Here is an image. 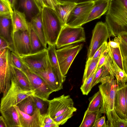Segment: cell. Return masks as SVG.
<instances>
[{"label": "cell", "instance_id": "obj_1", "mask_svg": "<svg viewBox=\"0 0 127 127\" xmlns=\"http://www.w3.org/2000/svg\"><path fill=\"white\" fill-rule=\"evenodd\" d=\"M110 36L127 33V0H111L105 16Z\"/></svg>", "mask_w": 127, "mask_h": 127}, {"label": "cell", "instance_id": "obj_2", "mask_svg": "<svg viewBox=\"0 0 127 127\" xmlns=\"http://www.w3.org/2000/svg\"><path fill=\"white\" fill-rule=\"evenodd\" d=\"M42 27L47 44L56 45L60 32L64 26L55 10L46 6L41 9Z\"/></svg>", "mask_w": 127, "mask_h": 127}, {"label": "cell", "instance_id": "obj_3", "mask_svg": "<svg viewBox=\"0 0 127 127\" xmlns=\"http://www.w3.org/2000/svg\"><path fill=\"white\" fill-rule=\"evenodd\" d=\"M10 86L2 97L0 104V112L10 107L17 105L21 101L30 96H34V90H25L19 85L14 75L13 71Z\"/></svg>", "mask_w": 127, "mask_h": 127}, {"label": "cell", "instance_id": "obj_4", "mask_svg": "<svg viewBox=\"0 0 127 127\" xmlns=\"http://www.w3.org/2000/svg\"><path fill=\"white\" fill-rule=\"evenodd\" d=\"M109 75L103 78L98 86L102 96V106L99 111L101 114H106L114 109L115 96L120 88L116 79Z\"/></svg>", "mask_w": 127, "mask_h": 127}, {"label": "cell", "instance_id": "obj_5", "mask_svg": "<svg viewBox=\"0 0 127 127\" xmlns=\"http://www.w3.org/2000/svg\"><path fill=\"white\" fill-rule=\"evenodd\" d=\"M86 41L85 33L81 26L72 27L65 25L62 28L56 43L57 49Z\"/></svg>", "mask_w": 127, "mask_h": 127}, {"label": "cell", "instance_id": "obj_6", "mask_svg": "<svg viewBox=\"0 0 127 127\" xmlns=\"http://www.w3.org/2000/svg\"><path fill=\"white\" fill-rule=\"evenodd\" d=\"M11 51L8 48L0 50V91L3 95L11 84L13 67L10 59Z\"/></svg>", "mask_w": 127, "mask_h": 127}, {"label": "cell", "instance_id": "obj_7", "mask_svg": "<svg viewBox=\"0 0 127 127\" xmlns=\"http://www.w3.org/2000/svg\"><path fill=\"white\" fill-rule=\"evenodd\" d=\"M94 3V0L77 3L68 17L65 25L78 27L85 24Z\"/></svg>", "mask_w": 127, "mask_h": 127}, {"label": "cell", "instance_id": "obj_8", "mask_svg": "<svg viewBox=\"0 0 127 127\" xmlns=\"http://www.w3.org/2000/svg\"><path fill=\"white\" fill-rule=\"evenodd\" d=\"M83 44L71 45L56 50L61 72L65 76L75 58L82 48Z\"/></svg>", "mask_w": 127, "mask_h": 127}, {"label": "cell", "instance_id": "obj_9", "mask_svg": "<svg viewBox=\"0 0 127 127\" xmlns=\"http://www.w3.org/2000/svg\"><path fill=\"white\" fill-rule=\"evenodd\" d=\"M107 25L105 22H99L93 31L92 36L88 49L87 60L92 58L97 50L110 37Z\"/></svg>", "mask_w": 127, "mask_h": 127}, {"label": "cell", "instance_id": "obj_10", "mask_svg": "<svg viewBox=\"0 0 127 127\" xmlns=\"http://www.w3.org/2000/svg\"><path fill=\"white\" fill-rule=\"evenodd\" d=\"M33 72L43 79L54 92L63 89V84L65 80L66 76L59 74L53 69L48 56L45 69L42 71Z\"/></svg>", "mask_w": 127, "mask_h": 127}, {"label": "cell", "instance_id": "obj_11", "mask_svg": "<svg viewBox=\"0 0 127 127\" xmlns=\"http://www.w3.org/2000/svg\"><path fill=\"white\" fill-rule=\"evenodd\" d=\"M19 56L24 64L32 72L45 69L47 58V49L35 53Z\"/></svg>", "mask_w": 127, "mask_h": 127}, {"label": "cell", "instance_id": "obj_12", "mask_svg": "<svg viewBox=\"0 0 127 127\" xmlns=\"http://www.w3.org/2000/svg\"><path fill=\"white\" fill-rule=\"evenodd\" d=\"M27 76L35 91L34 96L45 101L48 100L50 95L54 92L38 75L29 69L22 71Z\"/></svg>", "mask_w": 127, "mask_h": 127}, {"label": "cell", "instance_id": "obj_13", "mask_svg": "<svg viewBox=\"0 0 127 127\" xmlns=\"http://www.w3.org/2000/svg\"><path fill=\"white\" fill-rule=\"evenodd\" d=\"M47 113L54 119L60 115L68 109L74 107V102L69 95H64L48 100Z\"/></svg>", "mask_w": 127, "mask_h": 127}, {"label": "cell", "instance_id": "obj_14", "mask_svg": "<svg viewBox=\"0 0 127 127\" xmlns=\"http://www.w3.org/2000/svg\"><path fill=\"white\" fill-rule=\"evenodd\" d=\"M11 36L14 52L21 56L31 54L29 30L11 33Z\"/></svg>", "mask_w": 127, "mask_h": 127}, {"label": "cell", "instance_id": "obj_15", "mask_svg": "<svg viewBox=\"0 0 127 127\" xmlns=\"http://www.w3.org/2000/svg\"><path fill=\"white\" fill-rule=\"evenodd\" d=\"M14 106L19 114L21 127H42V116L38 109L30 115L21 111L17 106Z\"/></svg>", "mask_w": 127, "mask_h": 127}, {"label": "cell", "instance_id": "obj_16", "mask_svg": "<svg viewBox=\"0 0 127 127\" xmlns=\"http://www.w3.org/2000/svg\"><path fill=\"white\" fill-rule=\"evenodd\" d=\"M105 63L110 69V75L113 78L115 77L120 88L125 87L127 82V75L116 63L109 49Z\"/></svg>", "mask_w": 127, "mask_h": 127}, {"label": "cell", "instance_id": "obj_17", "mask_svg": "<svg viewBox=\"0 0 127 127\" xmlns=\"http://www.w3.org/2000/svg\"><path fill=\"white\" fill-rule=\"evenodd\" d=\"M26 16L24 12L13 9L11 15V33L19 31H25L29 29V22H28Z\"/></svg>", "mask_w": 127, "mask_h": 127}, {"label": "cell", "instance_id": "obj_18", "mask_svg": "<svg viewBox=\"0 0 127 127\" xmlns=\"http://www.w3.org/2000/svg\"><path fill=\"white\" fill-rule=\"evenodd\" d=\"M94 3L85 24L95 19H99L107 12L110 0H94Z\"/></svg>", "mask_w": 127, "mask_h": 127}, {"label": "cell", "instance_id": "obj_19", "mask_svg": "<svg viewBox=\"0 0 127 127\" xmlns=\"http://www.w3.org/2000/svg\"><path fill=\"white\" fill-rule=\"evenodd\" d=\"M125 86L120 88L117 91L115 100L114 110L120 118L127 120L125 96Z\"/></svg>", "mask_w": 127, "mask_h": 127}, {"label": "cell", "instance_id": "obj_20", "mask_svg": "<svg viewBox=\"0 0 127 127\" xmlns=\"http://www.w3.org/2000/svg\"><path fill=\"white\" fill-rule=\"evenodd\" d=\"M18 6L19 8L23 10L26 17L30 20L41 12V9L35 0H19Z\"/></svg>", "mask_w": 127, "mask_h": 127}, {"label": "cell", "instance_id": "obj_21", "mask_svg": "<svg viewBox=\"0 0 127 127\" xmlns=\"http://www.w3.org/2000/svg\"><path fill=\"white\" fill-rule=\"evenodd\" d=\"M0 16V36L2 37L7 41L10 44L13 49L12 42L11 36V15Z\"/></svg>", "mask_w": 127, "mask_h": 127}, {"label": "cell", "instance_id": "obj_22", "mask_svg": "<svg viewBox=\"0 0 127 127\" xmlns=\"http://www.w3.org/2000/svg\"><path fill=\"white\" fill-rule=\"evenodd\" d=\"M0 113L7 127H21L19 114L14 106Z\"/></svg>", "mask_w": 127, "mask_h": 127}, {"label": "cell", "instance_id": "obj_23", "mask_svg": "<svg viewBox=\"0 0 127 127\" xmlns=\"http://www.w3.org/2000/svg\"><path fill=\"white\" fill-rule=\"evenodd\" d=\"M77 3L70 2H58L55 6V10L64 25H65L68 17Z\"/></svg>", "mask_w": 127, "mask_h": 127}, {"label": "cell", "instance_id": "obj_24", "mask_svg": "<svg viewBox=\"0 0 127 127\" xmlns=\"http://www.w3.org/2000/svg\"><path fill=\"white\" fill-rule=\"evenodd\" d=\"M29 23L43 46L47 49V44L42 27L41 12L33 17Z\"/></svg>", "mask_w": 127, "mask_h": 127}, {"label": "cell", "instance_id": "obj_25", "mask_svg": "<svg viewBox=\"0 0 127 127\" xmlns=\"http://www.w3.org/2000/svg\"><path fill=\"white\" fill-rule=\"evenodd\" d=\"M31 46V54L35 53L46 49L28 23Z\"/></svg>", "mask_w": 127, "mask_h": 127}, {"label": "cell", "instance_id": "obj_26", "mask_svg": "<svg viewBox=\"0 0 127 127\" xmlns=\"http://www.w3.org/2000/svg\"><path fill=\"white\" fill-rule=\"evenodd\" d=\"M106 115L107 119L106 123L108 127H127V120L120 118L114 109L109 111Z\"/></svg>", "mask_w": 127, "mask_h": 127}, {"label": "cell", "instance_id": "obj_27", "mask_svg": "<svg viewBox=\"0 0 127 127\" xmlns=\"http://www.w3.org/2000/svg\"><path fill=\"white\" fill-rule=\"evenodd\" d=\"M33 96H28L21 101L16 106L22 112L30 115H32L37 108Z\"/></svg>", "mask_w": 127, "mask_h": 127}, {"label": "cell", "instance_id": "obj_28", "mask_svg": "<svg viewBox=\"0 0 127 127\" xmlns=\"http://www.w3.org/2000/svg\"><path fill=\"white\" fill-rule=\"evenodd\" d=\"M13 70L17 83L21 88L25 90H33L28 77L22 71L13 66Z\"/></svg>", "mask_w": 127, "mask_h": 127}, {"label": "cell", "instance_id": "obj_29", "mask_svg": "<svg viewBox=\"0 0 127 127\" xmlns=\"http://www.w3.org/2000/svg\"><path fill=\"white\" fill-rule=\"evenodd\" d=\"M102 115L99 111H89L87 110L84 114L80 127H93L96 120Z\"/></svg>", "mask_w": 127, "mask_h": 127}, {"label": "cell", "instance_id": "obj_30", "mask_svg": "<svg viewBox=\"0 0 127 127\" xmlns=\"http://www.w3.org/2000/svg\"><path fill=\"white\" fill-rule=\"evenodd\" d=\"M89 104L87 110L89 111H97L101 107L102 104V97L99 90L92 97L89 98Z\"/></svg>", "mask_w": 127, "mask_h": 127}, {"label": "cell", "instance_id": "obj_31", "mask_svg": "<svg viewBox=\"0 0 127 127\" xmlns=\"http://www.w3.org/2000/svg\"><path fill=\"white\" fill-rule=\"evenodd\" d=\"M110 75V69L108 65L105 64L96 71L92 83V88L100 83L101 80L104 77Z\"/></svg>", "mask_w": 127, "mask_h": 127}, {"label": "cell", "instance_id": "obj_32", "mask_svg": "<svg viewBox=\"0 0 127 127\" xmlns=\"http://www.w3.org/2000/svg\"><path fill=\"white\" fill-rule=\"evenodd\" d=\"M99 58H100L95 59L92 58L87 60L82 79V83L86 81L97 67Z\"/></svg>", "mask_w": 127, "mask_h": 127}, {"label": "cell", "instance_id": "obj_33", "mask_svg": "<svg viewBox=\"0 0 127 127\" xmlns=\"http://www.w3.org/2000/svg\"><path fill=\"white\" fill-rule=\"evenodd\" d=\"M120 44V50L123 58L127 59V33H122L114 40Z\"/></svg>", "mask_w": 127, "mask_h": 127}, {"label": "cell", "instance_id": "obj_34", "mask_svg": "<svg viewBox=\"0 0 127 127\" xmlns=\"http://www.w3.org/2000/svg\"><path fill=\"white\" fill-rule=\"evenodd\" d=\"M77 109L74 107L70 108L60 115L53 119L55 122L59 126L65 123L73 116V113L76 112Z\"/></svg>", "mask_w": 127, "mask_h": 127}, {"label": "cell", "instance_id": "obj_35", "mask_svg": "<svg viewBox=\"0 0 127 127\" xmlns=\"http://www.w3.org/2000/svg\"><path fill=\"white\" fill-rule=\"evenodd\" d=\"M10 59L12 65L22 71L29 69L20 58L19 55L14 51H11Z\"/></svg>", "mask_w": 127, "mask_h": 127}, {"label": "cell", "instance_id": "obj_36", "mask_svg": "<svg viewBox=\"0 0 127 127\" xmlns=\"http://www.w3.org/2000/svg\"><path fill=\"white\" fill-rule=\"evenodd\" d=\"M108 48L111 53L116 63L124 71L123 64V57L120 51V46L117 48H113L108 45Z\"/></svg>", "mask_w": 127, "mask_h": 127}, {"label": "cell", "instance_id": "obj_37", "mask_svg": "<svg viewBox=\"0 0 127 127\" xmlns=\"http://www.w3.org/2000/svg\"><path fill=\"white\" fill-rule=\"evenodd\" d=\"M97 70L96 67L90 76L81 85L80 89L83 95H87L91 91L92 88V83Z\"/></svg>", "mask_w": 127, "mask_h": 127}, {"label": "cell", "instance_id": "obj_38", "mask_svg": "<svg viewBox=\"0 0 127 127\" xmlns=\"http://www.w3.org/2000/svg\"><path fill=\"white\" fill-rule=\"evenodd\" d=\"M13 9L8 0H0V16L12 14Z\"/></svg>", "mask_w": 127, "mask_h": 127}, {"label": "cell", "instance_id": "obj_39", "mask_svg": "<svg viewBox=\"0 0 127 127\" xmlns=\"http://www.w3.org/2000/svg\"><path fill=\"white\" fill-rule=\"evenodd\" d=\"M37 108L39 110L41 115L46 113L48 111V101H45L35 96H33Z\"/></svg>", "mask_w": 127, "mask_h": 127}, {"label": "cell", "instance_id": "obj_40", "mask_svg": "<svg viewBox=\"0 0 127 127\" xmlns=\"http://www.w3.org/2000/svg\"><path fill=\"white\" fill-rule=\"evenodd\" d=\"M108 47V43L107 42H104L95 52L92 58L95 59L100 58L102 53Z\"/></svg>", "mask_w": 127, "mask_h": 127}, {"label": "cell", "instance_id": "obj_41", "mask_svg": "<svg viewBox=\"0 0 127 127\" xmlns=\"http://www.w3.org/2000/svg\"><path fill=\"white\" fill-rule=\"evenodd\" d=\"M108 51V47L102 54L100 58L97 66V70L105 64Z\"/></svg>", "mask_w": 127, "mask_h": 127}, {"label": "cell", "instance_id": "obj_42", "mask_svg": "<svg viewBox=\"0 0 127 127\" xmlns=\"http://www.w3.org/2000/svg\"><path fill=\"white\" fill-rule=\"evenodd\" d=\"M106 116H104L98 118L95 121L94 127H108L105 121Z\"/></svg>", "mask_w": 127, "mask_h": 127}, {"label": "cell", "instance_id": "obj_43", "mask_svg": "<svg viewBox=\"0 0 127 127\" xmlns=\"http://www.w3.org/2000/svg\"><path fill=\"white\" fill-rule=\"evenodd\" d=\"M0 50L8 48L11 51H13L12 48L10 43L6 40L0 36Z\"/></svg>", "mask_w": 127, "mask_h": 127}, {"label": "cell", "instance_id": "obj_44", "mask_svg": "<svg viewBox=\"0 0 127 127\" xmlns=\"http://www.w3.org/2000/svg\"><path fill=\"white\" fill-rule=\"evenodd\" d=\"M43 126L44 124H49L56 123L50 117L49 114L47 113H46L42 115ZM43 127V126H42Z\"/></svg>", "mask_w": 127, "mask_h": 127}, {"label": "cell", "instance_id": "obj_45", "mask_svg": "<svg viewBox=\"0 0 127 127\" xmlns=\"http://www.w3.org/2000/svg\"><path fill=\"white\" fill-rule=\"evenodd\" d=\"M46 6L54 10L55 7L58 2L54 0H43Z\"/></svg>", "mask_w": 127, "mask_h": 127}, {"label": "cell", "instance_id": "obj_46", "mask_svg": "<svg viewBox=\"0 0 127 127\" xmlns=\"http://www.w3.org/2000/svg\"><path fill=\"white\" fill-rule=\"evenodd\" d=\"M108 45L113 48H116L120 47V44L114 40L110 41L108 43Z\"/></svg>", "mask_w": 127, "mask_h": 127}, {"label": "cell", "instance_id": "obj_47", "mask_svg": "<svg viewBox=\"0 0 127 127\" xmlns=\"http://www.w3.org/2000/svg\"><path fill=\"white\" fill-rule=\"evenodd\" d=\"M123 64L124 71L127 75V59L123 58Z\"/></svg>", "mask_w": 127, "mask_h": 127}, {"label": "cell", "instance_id": "obj_48", "mask_svg": "<svg viewBox=\"0 0 127 127\" xmlns=\"http://www.w3.org/2000/svg\"><path fill=\"white\" fill-rule=\"evenodd\" d=\"M41 9L44 6H46L43 0H35Z\"/></svg>", "mask_w": 127, "mask_h": 127}, {"label": "cell", "instance_id": "obj_49", "mask_svg": "<svg viewBox=\"0 0 127 127\" xmlns=\"http://www.w3.org/2000/svg\"><path fill=\"white\" fill-rule=\"evenodd\" d=\"M0 127H7L4 119L2 115L0 117Z\"/></svg>", "mask_w": 127, "mask_h": 127}, {"label": "cell", "instance_id": "obj_50", "mask_svg": "<svg viewBox=\"0 0 127 127\" xmlns=\"http://www.w3.org/2000/svg\"><path fill=\"white\" fill-rule=\"evenodd\" d=\"M59 125L56 123H52L49 124H44L43 127H58Z\"/></svg>", "mask_w": 127, "mask_h": 127}, {"label": "cell", "instance_id": "obj_51", "mask_svg": "<svg viewBox=\"0 0 127 127\" xmlns=\"http://www.w3.org/2000/svg\"><path fill=\"white\" fill-rule=\"evenodd\" d=\"M58 2H70L77 3L79 0H56Z\"/></svg>", "mask_w": 127, "mask_h": 127}, {"label": "cell", "instance_id": "obj_52", "mask_svg": "<svg viewBox=\"0 0 127 127\" xmlns=\"http://www.w3.org/2000/svg\"><path fill=\"white\" fill-rule=\"evenodd\" d=\"M125 96L126 107V115L127 118V84L126 85L125 87Z\"/></svg>", "mask_w": 127, "mask_h": 127}, {"label": "cell", "instance_id": "obj_53", "mask_svg": "<svg viewBox=\"0 0 127 127\" xmlns=\"http://www.w3.org/2000/svg\"><path fill=\"white\" fill-rule=\"evenodd\" d=\"M12 8L14 9V7L15 4L16 0H8Z\"/></svg>", "mask_w": 127, "mask_h": 127}, {"label": "cell", "instance_id": "obj_54", "mask_svg": "<svg viewBox=\"0 0 127 127\" xmlns=\"http://www.w3.org/2000/svg\"><path fill=\"white\" fill-rule=\"evenodd\" d=\"M82 0H81V1ZM84 0H83V1ZM90 0H85V1H87ZM83 1H82V2H83Z\"/></svg>", "mask_w": 127, "mask_h": 127}, {"label": "cell", "instance_id": "obj_55", "mask_svg": "<svg viewBox=\"0 0 127 127\" xmlns=\"http://www.w3.org/2000/svg\"></svg>", "mask_w": 127, "mask_h": 127}, {"label": "cell", "instance_id": "obj_56", "mask_svg": "<svg viewBox=\"0 0 127 127\" xmlns=\"http://www.w3.org/2000/svg\"></svg>", "mask_w": 127, "mask_h": 127}]
</instances>
